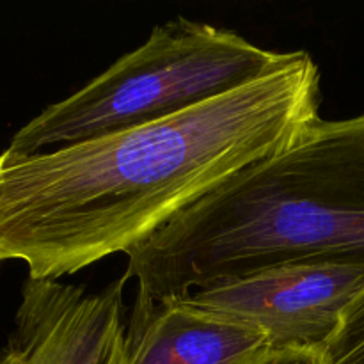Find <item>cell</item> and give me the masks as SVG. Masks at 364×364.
Wrapping results in <instances>:
<instances>
[{
    "instance_id": "1",
    "label": "cell",
    "mask_w": 364,
    "mask_h": 364,
    "mask_svg": "<svg viewBox=\"0 0 364 364\" xmlns=\"http://www.w3.org/2000/svg\"><path fill=\"white\" fill-rule=\"evenodd\" d=\"M320 71L288 66L176 116L70 146L0 153V262L60 279L132 249L318 119Z\"/></svg>"
},
{
    "instance_id": "6",
    "label": "cell",
    "mask_w": 364,
    "mask_h": 364,
    "mask_svg": "<svg viewBox=\"0 0 364 364\" xmlns=\"http://www.w3.org/2000/svg\"><path fill=\"white\" fill-rule=\"evenodd\" d=\"M262 331L196 311L176 299L135 297L127 364H249L270 350Z\"/></svg>"
},
{
    "instance_id": "4",
    "label": "cell",
    "mask_w": 364,
    "mask_h": 364,
    "mask_svg": "<svg viewBox=\"0 0 364 364\" xmlns=\"http://www.w3.org/2000/svg\"><path fill=\"white\" fill-rule=\"evenodd\" d=\"M363 290L364 265L316 262L267 267L173 299L212 318L262 331L272 348L322 352Z\"/></svg>"
},
{
    "instance_id": "8",
    "label": "cell",
    "mask_w": 364,
    "mask_h": 364,
    "mask_svg": "<svg viewBox=\"0 0 364 364\" xmlns=\"http://www.w3.org/2000/svg\"><path fill=\"white\" fill-rule=\"evenodd\" d=\"M249 364H326L320 350H294V348H270Z\"/></svg>"
},
{
    "instance_id": "2",
    "label": "cell",
    "mask_w": 364,
    "mask_h": 364,
    "mask_svg": "<svg viewBox=\"0 0 364 364\" xmlns=\"http://www.w3.org/2000/svg\"><path fill=\"white\" fill-rule=\"evenodd\" d=\"M127 256L124 276L146 301L287 263L364 265V112L315 119Z\"/></svg>"
},
{
    "instance_id": "5",
    "label": "cell",
    "mask_w": 364,
    "mask_h": 364,
    "mask_svg": "<svg viewBox=\"0 0 364 364\" xmlns=\"http://www.w3.org/2000/svg\"><path fill=\"white\" fill-rule=\"evenodd\" d=\"M127 281L123 274L89 294L27 277L0 364H127Z\"/></svg>"
},
{
    "instance_id": "7",
    "label": "cell",
    "mask_w": 364,
    "mask_h": 364,
    "mask_svg": "<svg viewBox=\"0 0 364 364\" xmlns=\"http://www.w3.org/2000/svg\"><path fill=\"white\" fill-rule=\"evenodd\" d=\"M322 355L326 364H364V290L347 308Z\"/></svg>"
},
{
    "instance_id": "3",
    "label": "cell",
    "mask_w": 364,
    "mask_h": 364,
    "mask_svg": "<svg viewBox=\"0 0 364 364\" xmlns=\"http://www.w3.org/2000/svg\"><path fill=\"white\" fill-rule=\"evenodd\" d=\"M238 32L178 16L156 25L80 91L46 107L11 139L7 151L34 155L155 123L228 95L294 63Z\"/></svg>"
}]
</instances>
